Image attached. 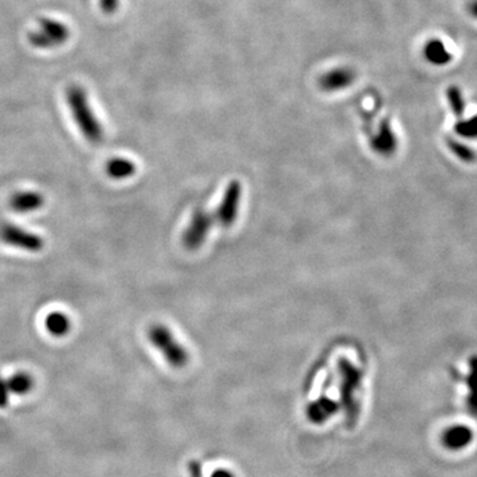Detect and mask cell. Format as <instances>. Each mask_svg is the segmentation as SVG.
<instances>
[{"label": "cell", "instance_id": "obj_1", "mask_svg": "<svg viewBox=\"0 0 477 477\" xmlns=\"http://www.w3.org/2000/svg\"><path fill=\"white\" fill-rule=\"evenodd\" d=\"M67 101L73 119L86 141L93 145H100L103 141V126L90 108L85 90L81 86H69Z\"/></svg>", "mask_w": 477, "mask_h": 477}, {"label": "cell", "instance_id": "obj_2", "mask_svg": "<svg viewBox=\"0 0 477 477\" xmlns=\"http://www.w3.org/2000/svg\"><path fill=\"white\" fill-rule=\"evenodd\" d=\"M149 340L154 347L165 357L166 362L174 369H182L188 363L186 347L176 341L168 326L155 324L149 329Z\"/></svg>", "mask_w": 477, "mask_h": 477}, {"label": "cell", "instance_id": "obj_3", "mask_svg": "<svg viewBox=\"0 0 477 477\" xmlns=\"http://www.w3.org/2000/svg\"><path fill=\"white\" fill-rule=\"evenodd\" d=\"M338 370L341 376V403L346 411L349 422L354 423L358 418V405L356 402V392L361 387L363 373L347 359L338 362Z\"/></svg>", "mask_w": 477, "mask_h": 477}, {"label": "cell", "instance_id": "obj_4", "mask_svg": "<svg viewBox=\"0 0 477 477\" xmlns=\"http://www.w3.org/2000/svg\"><path fill=\"white\" fill-rule=\"evenodd\" d=\"M40 28L28 34L30 43L36 48L48 50L64 44L69 39V28L61 21L53 19H40Z\"/></svg>", "mask_w": 477, "mask_h": 477}, {"label": "cell", "instance_id": "obj_5", "mask_svg": "<svg viewBox=\"0 0 477 477\" xmlns=\"http://www.w3.org/2000/svg\"><path fill=\"white\" fill-rule=\"evenodd\" d=\"M0 240L7 245L27 252H39L44 248V238L11 223L0 225Z\"/></svg>", "mask_w": 477, "mask_h": 477}, {"label": "cell", "instance_id": "obj_6", "mask_svg": "<svg viewBox=\"0 0 477 477\" xmlns=\"http://www.w3.org/2000/svg\"><path fill=\"white\" fill-rule=\"evenodd\" d=\"M212 224H214L212 215L202 208H196L183 234V238H182L183 245L190 251H195L201 248L208 236V232Z\"/></svg>", "mask_w": 477, "mask_h": 477}, {"label": "cell", "instance_id": "obj_7", "mask_svg": "<svg viewBox=\"0 0 477 477\" xmlns=\"http://www.w3.org/2000/svg\"><path fill=\"white\" fill-rule=\"evenodd\" d=\"M240 199H241V185L238 181H232L225 188L222 202L215 214L216 221L223 228H230L236 221Z\"/></svg>", "mask_w": 477, "mask_h": 477}, {"label": "cell", "instance_id": "obj_8", "mask_svg": "<svg viewBox=\"0 0 477 477\" xmlns=\"http://www.w3.org/2000/svg\"><path fill=\"white\" fill-rule=\"evenodd\" d=\"M475 440V432L469 426L454 425L445 428L440 436V442L445 449L459 452L468 448Z\"/></svg>", "mask_w": 477, "mask_h": 477}, {"label": "cell", "instance_id": "obj_9", "mask_svg": "<svg viewBox=\"0 0 477 477\" xmlns=\"http://www.w3.org/2000/svg\"><path fill=\"white\" fill-rule=\"evenodd\" d=\"M370 146L375 153L383 156H390L396 152L398 139L389 121L380 122L378 133L370 139Z\"/></svg>", "mask_w": 477, "mask_h": 477}, {"label": "cell", "instance_id": "obj_10", "mask_svg": "<svg viewBox=\"0 0 477 477\" xmlns=\"http://www.w3.org/2000/svg\"><path fill=\"white\" fill-rule=\"evenodd\" d=\"M44 196L36 191H19L10 199V207L19 214H28L41 208Z\"/></svg>", "mask_w": 477, "mask_h": 477}, {"label": "cell", "instance_id": "obj_11", "mask_svg": "<svg viewBox=\"0 0 477 477\" xmlns=\"http://www.w3.org/2000/svg\"><path fill=\"white\" fill-rule=\"evenodd\" d=\"M340 409V405L336 403L334 400L321 396L317 400L312 402L307 407V419L312 423L316 425H321L326 422L327 419H330L337 411Z\"/></svg>", "mask_w": 477, "mask_h": 477}, {"label": "cell", "instance_id": "obj_12", "mask_svg": "<svg viewBox=\"0 0 477 477\" xmlns=\"http://www.w3.org/2000/svg\"><path fill=\"white\" fill-rule=\"evenodd\" d=\"M354 80H356V73L352 69H333L321 77L320 85L326 92H334V90H341L352 85Z\"/></svg>", "mask_w": 477, "mask_h": 477}, {"label": "cell", "instance_id": "obj_13", "mask_svg": "<svg viewBox=\"0 0 477 477\" xmlns=\"http://www.w3.org/2000/svg\"><path fill=\"white\" fill-rule=\"evenodd\" d=\"M465 386H467L465 407L471 416L477 418V357L471 358L469 373L465 378Z\"/></svg>", "mask_w": 477, "mask_h": 477}, {"label": "cell", "instance_id": "obj_14", "mask_svg": "<svg viewBox=\"0 0 477 477\" xmlns=\"http://www.w3.org/2000/svg\"><path fill=\"white\" fill-rule=\"evenodd\" d=\"M423 52H425L427 61L434 64V65H438V67H443L452 60L451 52L445 48L443 41L439 39L428 40Z\"/></svg>", "mask_w": 477, "mask_h": 477}, {"label": "cell", "instance_id": "obj_15", "mask_svg": "<svg viewBox=\"0 0 477 477\" xmlns=\"http://www.w3.org/2000/svg\"><path fill=\"white\" fill-rule=\"evenodd\" d=\"M136 165L126 158H112L108 163H106V174L112 178V179H117L122 181L126 178H130L136 174Z\"/></svg>", "mask_w": 477, "mask_h": 477}, {"label": "cell", "instance_id": "obj_16", "mask_svg": "<svg viewBox=\"0 0 477 477\" xmlns=\"http://www.w3.org/2000/svg\"><path fill=\"white\" fill-rule=\"evenodd\" d=\"M70 320L65 313L52 312L45 318V327L54 337L67 336L70 330Z\"/></svg>", "mask_w": 477, "mask_h": 477}, {"label": "cell", "instance_id": "obj_17", "mask_svg": "<svg viewBox=\"0 0 477 477\" xmlns=\"http://www.w3.org/2000/svg\"><path fill=\"white\" fill-rule=\"evenodd\" d=\"M6 380L10 392L17 395H26L31 392L34 386V378L28 373H17Z\"/></svg>", "mask_w": 477, "mask_h": 477}, {"label": "cell", "instance_id": "obj_18", "mask_svg": "<svg viewBox=\"0 0 477 477\" xmlns=\"http://www.w3.org/2000/svg\"><path fill=\"white\" fill-rule=\"evenodd\" d=\"M455 132L465 139H477V114L471 119H460L455 125Z\"/></svg>", "mask_w": 477, "mask_h": 477}, {"label": "cell", "instance_id": "obj_19", "mask_svg": "<svg viewBox=\"0 0 477 477\" xmlns=\"http://www.w3.org/2000/svg\"><path fill=\"white\" fill-rule=\"evenodd\" d=\"M447 99H448V103H449L454 114L456 117H461L464 113V109H465V103H464L460 89L458 86H449L447 89Z\"/></svg>", "mask_w": 477, "mask_h": 477}, {"label": "cell", "instance_id": "obj_20", "mask_svg": "<svg viewBox=\"0 0 477 477\" xmlns=\"http://www.w3.org/2000/svg\"><path fill=\"white\" fill-rule=\"evenodd\" d=\"M448 146H449V150L455 154L458 158H460V161H463V162L471 163L476 158V154L471 148L463 145L461 142L456 141V139H448Z\"/></svg>", "mask_w": 477, "mask_h": 477}, {"label": "cell", "instance_id": "obj_21", "mask_svg": "<svg viewBox=\"0 0 477 477\" xmlns=\"http://www.w3.org/2000/svg\"><path fill=\"white\" fill-rule=\"evenodd\" d=\"M100 7L105 15H113L119 10V0H100Z\"/></svg>", "mask_w": 477, "mask_h": 477}, {"label": "cell", "instance_id": "obj_22", "mask_svg": "<svg viewBox=\"0 0 477 477\" xmlns=\"http://www.w3.org/2000/svg\"><path fill=\"white\" fill-rule=\"evenodd\" d=\"M10 390L7 386V380L0 376V409H6L8 405Z\"/></svg>", "mask_w": 477, "mask_h": 477}, {"label": "cell", "instance_id": "obj_23", "mask_svg": "<svg viewBox=\"0 0 477 477\" xmlns=\"http://www.w3.org/2000/svg\"><path fill=\"white\" fill-rule=\"evenodd\" d=\"M188 471L191 474V477H202V472H201V465L196 463V461H191L188 464Z\"/></svg>", "mask_w": 477, "mask_h": 477}, {"label": "cell", "instance_id": "obj_24", "mask_svg": "<svg viewBox=\"0 0 477 477\" xmlns=\"http://www.w3.org/2000/svg\"><path fill=\"white\" fill-rule=\"evenodd\" d=\"M211 477H236L231 471H228V469H216L212 475H211Z\"/></svg>", "mask_w": 477, "mask_h": 477}, {"label": "cell", "instance_id": "obj_25", "mask_svg": "<svg viewBox=\"0 0 477 477\" xmlns=\"http://www.w3.org/2000/svg\"><path fill=\"white\" fill-rule=\"evenodd\" d=\"M469 12L471 15L477 19V0H474L471 4H469Z\"/></svg>", "mask_w": 477, "mask_h": 477}]
</instances>
